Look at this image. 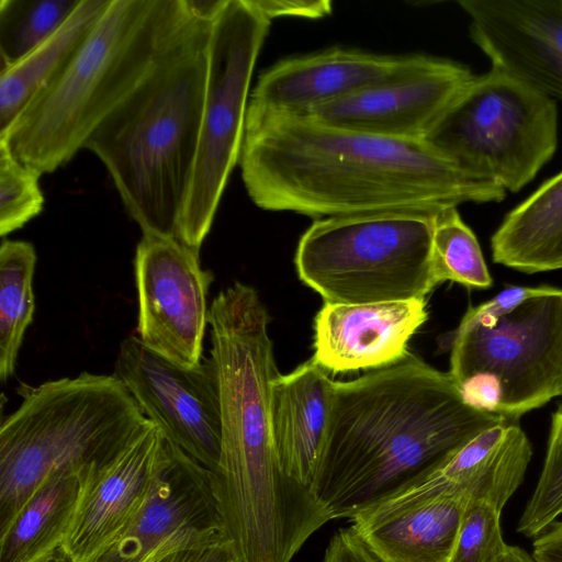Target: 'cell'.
<instances>
[{
    "label": "cell",
    "mask_w": 562,
    "mask_h": 562,
    "mask_svg": "<svg viewBox=\"0 0 562 562\" xmlns=\"http://www.w3.org/2000/svg\"><path fill=\"white\" fill-rule=\"evenodd\" d=\"M241 179L260 209L331 217L439 212L501 202L506 190L473 178L424 139L350 130L311 114L247 112Z\"/></svg>",
    "instance_id": "obj_1"
},
{
    "label": "cell",
    "mask_w": 562,
    "mask_h": 562,
    "mask_svg": "<svg viewBox=\"0 0 562 562\" xmlns=\"http://www.w3.org/2000/svg\"><path fill=\"white\" fill-rule=\"evenodd\" d=\"M268 323L257 291L238 281L209 308L222 423L217 493L239 562H291L330 520L312 490L286 475L277 459L271 385L279 373Z\"/></svg>",
    "instance_id": "obj_2"
},
{
    "label": "cell",
    "mask_w": 562,
    "mask_h": 562,
    "mask_svg": "<svg viewBox=\"0 0 562 562\" xmlns=\"http://www.w3.org/2000/svg\"><path fill=\"white\" fill-rule=\"evenodd\" d=\"M503 420L469 406L449 373L408 352L356 380L334 382L312 492L330 520H349Z\"/></svg>",
    "instance_id": "obj_3"
},
{
    "label": "cell",
    "mask_w": 562,
    "mask_h": 562,
    "mask_svg": "<svg viewBox=\"0 0 562 562\" xmlns=\"http://www.w3.org/2000/svg\"><path fill=\"white\" fill-rule=\"evenodd\" d=\"M201 20L184 0H112L0 139L38 175L55 171Z\"/></svg>",
    "instance_id": "obj_4"
},
{
    "label": "cell",
    "mask_w": 562,
    "mask_h": 562,
    "mask_svg": "<svg viewBox=\"0 0 562 562\" xmlns=\"http://www.w3.org/2000/svg\"><path fill=\"white\" fill-rule=\"evenodd\" d=\"M211 24L202 19L83 145L105 166L143 235L177 239L200 137Z\"/></svg>",
    "instance_id": "obj_5"
},
{
    "label": "cell",
    "mask_w": 562,
    "mask_h": 562,
    "mask_svg": "<svg viewBox=\"0 0 562 562\" xmlns=\"http://www.w3.org/2000/svg\"><path fill=\"white\" fill-rule=\"evenodd\" d=\"M0 425V532L52 474L87 482L153 423L114 375L82 372L19 390Z\"/></svg>",
    "instance_id": "obj_6"
},
{
    "label": "cell",
    "mask_w": 562,
    "mask_h": 562,
    "mask_svg": "<svg viewBox=\"0 0 562 562\" xmlns=\"http://www.w3.org/2000/svg\"><path fill=\"white\" fill-rule=\"evenodd\" d=\"M436 213L389 211L318 218L299 240V278L325 303L425 299L436 288L430 265Z\"/></svg>",
    "instance_id": "obj_7"
},
{
    "label": "cell",
    "mask_w": 562,
    "mask_h": 562,
    "mask_svg": "<svg viewBox=\"0 0 562 562\" xmlns=\"http://www.w3.org/2000/svg\"><path fill=\"white\" fill-rule=\"evenodd\" d=\"M424 140L467 175L517 192L555 153L557 100L492 67L468 81Z\"/></svg>",
    "instance_id": "obj_8"
},
{
    "label": "cell",
    "mask_w": 562,
    "mask_h": 562,
    "mask_svg": "<svg viewBox=\"0 0 562 562\" xmlns=\"http://www.w3.org/2000/svg\"><path fill=\"white\" fill-rule=\"evenodd\" d=\"M449 374L469 406L513 422L559 396L562 290L542 285L493 322L461 319Z\"/></svg>",
    "instance_id": "obj_9"
},
{
    "label": "cell",
    "mask_w": 562,
    "mask_h": 562,
    "mask_svg": "<svg viewBox=\"0 0 562 562\" xmlns=\"http://www.w3.org/2000/svg\"><path fill=\"white\" fill-rule=\"evenodd\" d=\"M270 24L252 0H225L211 24L200 137L177 234L199 254L239 162L251 76Z\"/></svg>",
    "instance_id": "obj_10"
},
{
    "label": "cell",
    "mask_w": 562,
    "mask_h": 562,
    "mask_svg": "<svg viewBox=\"0 0 562 562\" xmlns=\"http://www.w3.org/2000/svg\"><path fill=\"white\" fill-rule=\"evenodd\" d=\"M225 541L216 474L166 437L144 505L94 562H156L175 551Z\"/></svg>",
    "instance_id": "obj_11"
},
{
    "label": "cell",
    "mask_w": 562,
    "mask_h": 562,
    "mask_svg": "<svg viewBox=\"0 0 562 562\" xmlns=\"http://www.w3.org/2000/svg\"><path fill=\"white\" fill-rule=\"evenodd\" d=\"M113 374L170 441L216 473L221 403L210 358L183 367L150 350L133 335L121 342Z\"/></svg>",
    "instance_id": "obj_12"
},
{
    "label": "cell",
    "mask_w": 562,
    "mask_h": 562,
    "mask_svg": "<svg viewBox=\"0 0 562 562\" xmlns=\"http://www.w3.org/2000/svg\"><path fill=\"white\" fill-rule=\"evenodd\" d=\"M137 338L183 367L203 361L206 296L214 280L200 254L177 239L143 235L134 258Z\"/></svg>",
    "instance_id": "obj_13"
},
{
    "label": "cell",
    "mask_w": 562,
    "mask_h": 562,
    "mask_svg": "<svg viewBox=\"0 0 562 562\" xmlns=\"http://www.w3.org/2000/svg\"><path fill=\"white\" fill-rule=\"evenodd\" d=\"M435 58L341 47L285 58L259 76L247 112L306 114L323 104L417 72Z\"/></svg>",
    "instance_id": "obj_14"
},
{
    "label": "cell",
    "mask_w": 562,
    "mask_h": 562,
    "mask_svg": "<svg viewBox=\"0 0 562 562\" xmlns=\"http://www.w3.org/2000/svg\"><path fill=\"white\" fill-rule=\"evenodd\" d=\"M531 456V443L518 423L503 420L357 515L379 516L443 494L459 495L470 503H490L503 510L522 483Z\"/></svg>",
    "instance_id": "obj_15"
},
{
    "label": "cell",
    "mask_w": 562,
    "mask_h": 562,
    "mask_svg": "<svg viewBox=\"0 0 562 562\" xmlns=\"http://www.w3.org/2000/svg\"><path fill=\"white\" fill-rule=\"evenodd\" d=\"M492 67L562 101V0H461Z\"/></svg>",
    "instance_id": "obj_16"
},
{
    "label": "cell",
    "mask_w": 562,
    "mask_h": 562,
    "mask_svg": "<svg viewBox=\"0 0 562 562\" xmlns=\"http://www.w3.org/2000/svg\"><path fill=\"white\" fill-rule=\"evenodd\" d=\"M473 76L463 64L436 57L417 72L323 104L306 114L333 125L379 136L424 139Z\"/></svg>",
    "instance_id": "obj_17"
},
{
    "label": "cell",
    "mask_w": 562,
    "mask_h": 562,
    "mask_svg": "<svg viewBox=\"0 0 562 562\" xmlns=\"http://www.w3.org/2000/svg\"><path fill=\"white\" fill-rule=\"evenodd\" d=\"M165 442V435L153 424L113 462L82 483L61 546L77 562H94L127 529L148 496Z\"/></svg>",
    "instance_id": "obj_18"
},
{
    "label": "cell",
    "mask_w": 562,
    "mask_h": 562,
    "mask_svg": "<svg viewBox=\"0 0 562 562\" xmlns=\"http://www.w3.org/2000/svg\"><path fill=\"white\" fill-rule=\"evenodd\" d=\"M426 319L425 299L325 303L315 317L312 360L335 373L391 366L408 355L407 344Z\"/></svg>",
    "instance_id": "obj_19"
},
{
    "label": "cell",
    "mask_w": 562,
    "mask_h": 562,
    "mask_svg": "<svg viewBox=\"0 0 562 562\" xmlns=\"http://www.w3.org/2000/svg\"><path fill=\"white\" fill-rule=\"evenodd\" d=\"M334 381L310 360L271 385L272 440L282 471L312 490L333 402Z\"/></svg>",
    "instance_id": "obj_20"
},
{
    "label": "cell",
    "mask_w": 562,
    "mask_h": 562,
    "mask_svg": "<svg viewBox=\"0 0 562 562\" xmlns=\"http://www.w3.org/2000/svg\"><path fill=\"white\" fill-rule=\"evenodd\" d=\"M470 502L443 494L379 515H356L350 529L376 562H451Z\"/></svg>",
    "instance_id": "obj_21"
},
{
    "label": "cell",
    "mask_w": 562,
    "mask_h": 562,
    "mask_svg": "<svg viewBox=\"0 0 562 562\" xmlns=\"http://www.w3.org/2000/svg\"><path fill=\"white\" fill-rule=\"evenodd\" d=\"M491 248L496 263L526 273L562 268V171L504 217Z\"/></svg>",
    "instance_id": "obj_22"
},
{
    "label": "cell",
    "mask_w": 562,
    "mask_h": 562,
    "mask_svg": "<svg viewBox=\"0 0 562 562\" xmlns=\"http://www.w3.org/2000/svg\"><path fill=\"white\" fill-rule=\"evenodd\" d=\"M81 486L75 473L49 475L0 532V562H46L65 541Z\"/></svg>",
    "instance_id": "obj_23"
},
{
    "label": "cell",
    "mask_w": 562,
    "mask_h": 562,
    "mask_svg": "<svg viewBox=\"0 0 562 562\" xmlns=\"http://www.w3.org/2000/svg\"><path fill=\"white\" fill-rule=\"evenodd\" d=\"M112 0H81L65 24L36 49L0 71V136L33 95L76 54Z\"/></svg>",
    "instance_id": "obj_24"
},
{
    "label": "cell",
    "mask_w": 562,
    "mask_h": 562,
    "mask_svg": "<svg viewBox=\"0 0 562 562\" xmlns=\"http://www.w3.org/2000/svg\"><path fill=\"white\" fill-rule=\"evenodd\" d=\"M36 251L29 241L3 239L0 246V380L14 373L25 331L33 321Z\"/></svg>",
    "instance_id": "obj_25"
},
{
    "label": "cell",
    "mask_w": 562,
    "mask_h": 562,
    "mask_svg": "<svg viewBox=\"0 0 562 562\" xmlns=\"http://www.w3.org/2000/svg\"><path fill=\"white\" fill-rule=\"evenodd\" d=\"M81 0H0V71L48 40Z\"/></svg>",
    "instance_id": "obj_26"
},
{
    "label": "cell",
    "mask_w": 562,
    "mask_h": 562,
    "mask_svg": "<svg viewBox=\"0 0 562 562\" xmlns=\"http://www.w3.org/2000/svg\"><path fill=\"white\" fill-rule=\"evenodd\" d=\"M430 265L436 286L452 281L488 289L493 283L479 241L456 206L435 215Z\"/></svg>",
    "instance_id": "obj_27"
},
{
    "label": "cell",
    "mask_w": 562,
    "mask_h": 562,
    "mask_svg": "<svg viewBox=\"0 0 562 562\" xmlns=\"http://www.w3.org/2000/svg\"><path fill=\"white\" fill-rule=\"evenodd\" d=\"M562 515V404L553 413L547 452L537 485L517 524V532L536 538Z\"/></svg>",
    "instance_id": "obj_28"
},
{
    "label": "cell",
    "mask_w": 562,
    "mask_h": 562,
    "mask_svg": "<svg viewBox=\"0 0 562 562\" xmlns=\"http://www.w3.org/2000/svg\"><path fill=\"white\" fill-rule=\"evenodd\" d=\"M41 175L23 165L0 139V235L4 237L37 216L44 206Z\"/></svg>",
    "instance_id": "obj_29"
},
{
    "label": "cell",
    "mask_w": 562,
    "mask_h": 562,
    "mask_svg": "<svg viewBox=\"0 0 562 562\" xmlns=\"http://www.w3.org/2000/svg\"><path fill=\"white\" fill-rule=\"evenodd\" d=\"M502 510L490 503H470L464 512L451 562H494L504 551Z\"/></svg>",
    "instance_id": "obj_30"
},
{
    "label": "cell",
    "mask_w": 562,
    "mask_h": 562,
    "mask_svg": "<svg viewBox=\"0 0 562 562\" xmlns=\"http://www.w3.org/2000/svg\"><path fill=\"white\" fill-rule=\"evenodd\" d=\"M541 286H509L495 295L492 300L477 306L470 307L462 321L493 322L503 315L512 312L528 297L537 294Z\"/></svg>",
    "instance_id": "obj_31"
},
{
    "label": "cell",
    "mask_w": 562,
    "mask_h": 562,
    "mask_svg": "<svg viewBox=\"0 0 562 562\" xmlns=\"http://www.w3.org/2000/svg\"><path fill=\"white\" fill-rule=\"evenodd\" d=\"M270 20L283 16L323 19L331 13L333 3L327 0H252Z\"/></svg>",
    "instance_id": "obj_32"
},
{
    "label": "cell",
    "mask_w": 562,
    "mask_h": 562,
    "mask_svg": "<svg viewBox=\"0 0 562 562\" xmlns=\"http://www.w3.org/2000/svg\"><path fill=\"white\" fill-rule=\"evenodd\" d=\"M323 562H376L356 535L348 529L336 532L325 550Z\"/></svg>",
    "instance_id": "obj_33"
},
{
    "label": "cell",
    "mask_w": 562,
    "mask_h": 562,
    "mask_svg": "<svg viewBox=\"0 0 562 562\" xmlns=\"http://www.w3.org/2000/svg\"><path fill=\"white\" fill-rule=\"evenodd\" d=\"M236 560L228 541L171 552L156 562H232Z\"/></svg>",
    "instance_id": "obj_34"
},
{
    "label": "cell",
    "mask_w": 562,
    "mask_h": 562,
    "mask_svg": "<svg viewBox=\"0 0 562 562\" xmlns=\"http://www.w3.org/2000/svg\"><path fill=\"white\" fill-rule=\"evenodd\" d=\"M531 555L536 562H562V520L533 538Z\"/></svg>",
    "instance_id": "obj_35"
},
{
    "label": "cell",
    "mask_w": 562,
    "mask_h": 562,
    "mask_svg": "<svg viewBox=\"0 0 562 562\" xmlns=\"http://www.w3.org/2000/svg\"><path fill=\"white\" fill-rule=\"evenodd\" d=\"M494 562H536V560L522 548L507 544Z\"/></svg>",
    "instance_id": "obj_36"
},
{
    "label": "cell",
    "mask_w": 562,
    "mask_h": 562,
    "mask_svg": "<svg viewBox=\"0 0 562 562\" xmlns=\"http://www.w3.org/2000/svg\"><path fill=\"white\" fill-rule=\"evenodd\" d=\"M46 562H77L63 547L58 548Z\"/></svg>",
    "instance_id": "obj_37"
},
{
    "label": "cell",
    "mask_w": 562,
    "mask_h": 562,
    "mask_svg": "<svg viewBox=\"0 0 562 562\" xmlns=\"http://www.w3.org/2000/svg\"><path fill=\"white\" fill-rule=\"evenodd\" d=\"M559 395L562 396V381H561V385H560Z\"/></svg>",
    "instance_id": "obj_38"
},
{
    "label": "cell",
    "mask_w": 562,
    "mask_h": 562,
    "mask_svg": "<svg viewBox=\"0 0 562 562\" xmlns=\"http://www.w3.org/2000/svg\"><path fill=\"white\" fill-rule=\"evenodd\" d=\"M232 562H239V561H237V560H234V561H232Z\"/></svg>",
    "instance_id": "obj_39"
}]
</instances>
